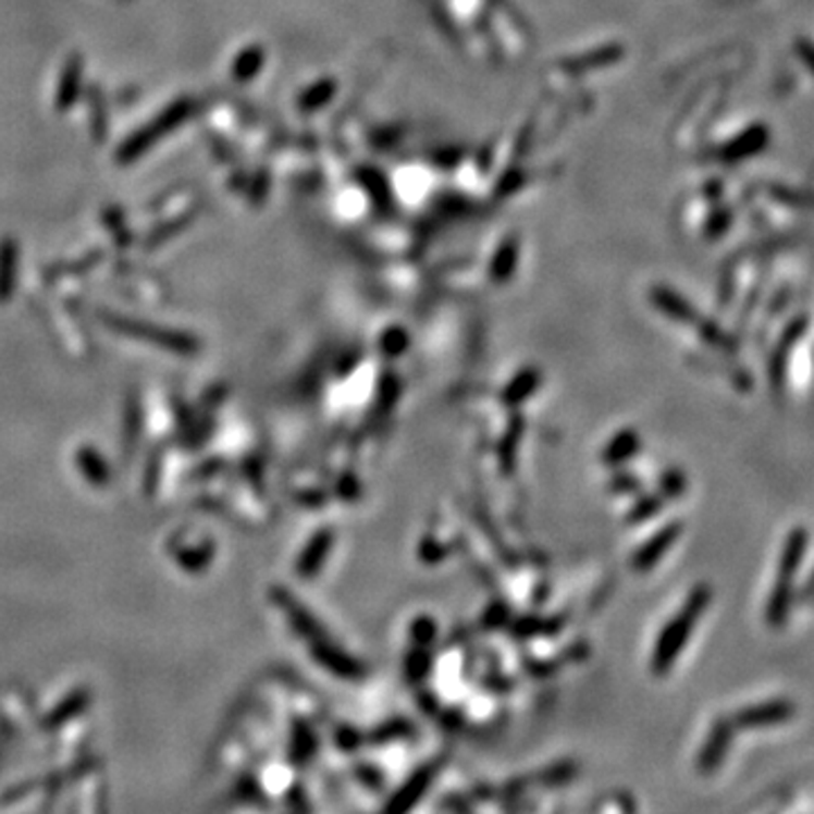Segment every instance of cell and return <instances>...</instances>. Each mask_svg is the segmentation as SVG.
I'll list each match as a JSON object with an SVG mask.
<instances>
[{
    "instance_id": "7c38bea8",
    "label": "cell",
    "mask_w": 814,
    "mask_h": 814,
    "mask_svg": "<svg viewBox=\"0 0 814 814\" xmlns=\"http://www.w3.org/2000/svg\"><path fill=\"white\" fill-rule=\"evenodd\" d=\"M331 547H333V532H331V530L319 532V534L312 539L310 547L306 550V555H304V562H301L304 572H314L319 566H322V562L326 559V555L331 552Z\"/></svg>"
},
{
    "instance_id": "277c9868",
    "label": "cell",
    "mask_w": 814,
    "mask_h": 814,
    "mask_svg": "<svg viewBox=\"0 0 814 814\" xmlns=\"http://www.w3.org/2000/svg\"><path fill=\"white\" fill-rule=\"evenodd\" d=\"M681 532H683L681 520L667 522V526H663L654 536H650L641 547H638V550L633 552V557H631V568H633L636 572H648V570H652V568L663 559L665 552L670 550V547L677 543V539L681 536Z\"/></svg>"
},
{
    "instance_id": "30bf717a",
    "label": "cell",
    "mask_w": 814,
    "mask_h": 814,
    "mask_svg": "<svg viewBox=\"0 0 814 814\" xmlns=\"http://www.w3.org/2000/svg\"><path fill=\"white\" fill-rule=\"evenodd\" d=\"M430 772L423 769L419 774H415L410 780H407L403 785V790L396 794V799L390 803L387 807V814H405L407 810H410L419 799L421 794L428 790V782H430Z\"/></svg>"
},
{
    "instance_id": "44dd1931",
    "label": "cell",
    "mask_w": 814,
    "mask_h": 814,
    "mask_svg": "<svg viewBox=\"0 0 814 814\" xmlns=\"http://www.w3.org/2000/svg\"><path fill=\"white\" fill-rule=\"evenodd\" d=\"M810 600H814V570L810 572L805 584L799 591H794V604H803V602H810Z\"/></svg>"
},
{
    "instance_id": "e0dca14e",
    "label": "cell",
    "mask_w": 814,
    "mask_h": 814,
    "mask_svg": "<svg viewBox=\"0 0 814 814\" xmlns=\"http://www.w3.org/2000/svg\"><path fill=\"white\" fill-rule=\"evenodd\" d=\"M430 665H432V656H430V652H428L425 648H421V645H417V648L410 652V656H407V661H405L407 675H410V679H415V681L423 679V677L430 673Z\"/></svg>"
},
{
    "instance_id": "5b68a950",
    "label": "cell",
    "mask_w": 814,
    "mask_h": 814,
    "mask_svg": "<svg viewBox=\"0 0 814 814\" xmlns=\"http://www.w3.org/2000/svg\"><path fill=\"white\" fill-rule=\"evenodd\" d=\"M807 324H810V319H807L805 314L797 317L794 322H792L788 329L782 331V335H780V340H778L776 351H774V356H772V360H769V383H772V390L778 392V394L782 392L785 369H788V360H790L792 346L803 337V333L807 331Z\"/></svg>"
},
{
    "instance_id": "52a82bcc",
    "label": "cell",
    "mask_w": 814,
    "mask_h": 814,
    "mask_svg": "<svg viewBox=\"0 0 814 814\" xmlns=\"http://www.w3.org/2000/svg\"><path fill=\"white\" fill-rule=\"evenodd\" d=\"M314 656H317L319 663H322L324 667H329V670L335 673L337 677H344V679H360V677L365 675L362 665H360L354 656H348L346 652H342V650H337V648H333V645H326V643L317 645V648H314Z\"/></svg>"
},
{
    "instance_id": "6da1fadb",
    "label": "cell",
    "mask_w": 814,
    "mask_h": 814,
    "mask_svg": "<svg viewBox=\"0 0 814 814\" xmlns=\"http://www.w3.org/2000/svg\"><path fill=\"white\" fill-rule=\"evenodd\" d=\"M711 600H713L711 587H706V584L694 587L692 593L688 595V600L683 602V606L675 614V618L663 627L658 641H656V648H654L652 663H650L654 675L661 677V675L670 673V667L677 663L679 654L683 652L686 643L690 641V636H692L696 622H700L702 614L711 606Z\"/></svg>"
},
{
    "instance_id": "603a6c76",
    "label": "cell",
    "mask_w": 814,
    "mask_h": 814,
    "mask_svg": "<svg viewBox=\"0 0 814 814\" xmlns=\"http://www.w3.org/2000/svg\"><path fill=\"white\" fill-rule=\"evenodd\" d=\"M812 602H814V600H812Z\"/></svg>"
},
{
    "instance_id": "2e32d148",
    "label": "cell",
    "mask_w": 814,
    "mask_h": 814,
    "mask_svg": "<svg viewBox=\"0 0 814 814\" xmlns=\"http://www.w3.org/2000/svg\"><path fill=\"white\" fill-rule=\"evenodd\" d=\"M688 491V480L679 469H667L661 476V496L667 501H677Z\"/></svg>"
},
{
    "instance_id": "ba28073f",
    "label": "cell",
    "mask_w": 814,
    "mask_h": 814,
    "mask_svg": "<svg viewBox=\"0 0 814 814\" xmlns=\"http://www.w3.org/2000/svg\"><path fill=\"white\" fill-rule=\"evenodd\" d=\"M638 451H641V437H638L636 430H625L618 437L610 440L602 453V461L606 467H618V464H625L627 459L636 457Z\"/></svg>"
},
{
    "instance_id": "ac0fdd59",
    "label": "cell",
    "mask_w": 814,
    "mask_h": 814,
    "mask_svg": "<svg viewBox=\"0 0 814 814\" xmlns=\"http://www.w3.org/2000/svg\"><path fill=\"white\" fill-rule=\"evenodd\" d=\"M412 638H415V643L417 645H421V648H425L428 643H432L434 641V636H437V625H434L428 616H421V618H417L415 622H412Z\"/></svg>"
},
{
    "instance_id": "7402d4cb",
    "label": "cell",
    "mask_w": 814,
    "mask_h": 814,
    "mask_svg": "<svg viewBox=\"0 0 814 814\" xmlns=\"http://www.w3.org/2000/svg\"><path fill=\"white\" fill-rule=\"evenodd\" d=\"M340 493H342V496H344L346 501H354V498H358V493H360V484L356 482V478H354V476H344Z\"/></svg>"
},
{
    "instance_id": "3957f363",
    "label": "cell",
    "mask_w": 814,
    "mask_h": 814,
    "mask_svg": "<svg viewBox=\"0 0 814 814\" xmlns=\"http://www.w3.org/2000/svg\"><path fill=\"white\" fill-rule=\"evenodd\" d=\"M797 715V706L790 700H769L763 704H755L749 708H742L733 715V726L744 731L755 729H772V726L790 721Z\"/></svg>"
},
{
    "instance_id": "8fae6325",
    "label": "cell",
    "mask_w": 814,
    "mask_h": 814,
    "mask_svg": "<svg viewBox=\"0 0 814 814\" xmlns=\"http://www.w3.org/2000/svg\"><path fill=\"white\" fill-rule=\"evenodd\" d=\"M654 301H656L658 310L665 312L667 317H673L675 322H681V324H694L696 319H700V317H696L694 308H692L688 301H683V299H681L679 295H675V293H667V289H661V293H654Z\"/></svg>"
},
{
    "instance_id": "9c48e42d",
    "label": "cell",
    "mask_w": 814,
    "mask_h": 814,
    "mask_svg": "<svg viewBox=\"0 0 814 814\" xmlns=\"http://www.w3.org/2000/svg\"><path fill=\"white\" fill-rule=\"evenodd\" d=\"M539 383H541V375H539V371H536L534 367L522 369L520 373L514 375V381L505 387V392H503V403H505L507 407H516V405H520L522 400H528V398L536 392Z\"/></svg>"
},
{
    "instance_id": "ffe728a7",
    "label": "cell",
    "mask_w": 814,
    "mask_h": 814,
    "mask_svg": "<svg viewBox=\"0 0 814 814\" xmlns=\"http://www.w3.org/2000/svg\"><path fill=\"white\" fill-rule=\"evenodd\" d=\"M610 486H616L620 493H629V491H636L638 486H641V482H638L633 476L618 473V476L614 478V482H610Z\"/></svg>"
},
{
    "instance_id": "4fadbf2b",
    "label": "cell",
    "mask_w": 814,
    "mask_h": 814,
    "mask_svg": "<svg viewBox=\"0 0 814 814\" xmlns=\"http://www.w3.org/2000/svg\"><path fill=\"white\" fill-rule=\"evenodd\" d=\"M700 335L715 348H719V351L724 354H736L738 351V342L729 335L724 333L715 322H711V319H706V322H700Z\"/></svg>"
},
{
    "instance_id": "9a60e30c",
    "label": "cell",
    "mask_w": 814,
    "mask_h": 814,
    "mask_svg": "<svg viewBox=\"0 0 814 814\" xmlns=\"http://www.w3.org/2000/svg\"><path fill=\"white\" fill-rule=\"evenodd\" d=\"M564 625V620H541V618H522L514 622V636L526 638V636H541V633H555Z\"/></svg>"
},
{
    "instance_id": "d6986e66",
    "label": "cell",
    "mask_w": 814,
    "mask_h": 814,
    "mask_svg": "<svg viewBox=\"0 0 814 814\" xmlns=\"http://www.w3.org/2000/svg\"><path fill=\"white\" fill-rule=\"evenodd\" d=\"M381 348H383V354H385L387 358H396V356L405 354V348H407V335H405L400 329H392V331H387V333L383 335V344H381Z\"/></svg>"
},
{
    "instance_id": "7a4b0ae2",
    "label": "cell",
    "mask_w": 814,
    "mask_h": 814,
    "mask_svg": "<svg viewBox=\"0 0 814 814\" xmlns=\"http://www.w3.org/2000/svg\"><path fill=\"white\" fill-rule=\"evenodd\" d=\"M807 543H810V534L805 528H794L782 543L778 575H776L774 589L769 593L767 608H765L767 625L774 629H780L790 618V610L794 606V579L805 559Z\"/></svg>"
},
{
    "instance_id": "8992f818",
    "label": "cell",
    "mask_w": 814,
    "mask_h": 814,
    "mask_svg": "<svg viewBox=\"0 0 814 814\" xmlns=\"http://www.w3.org/2000/svg\"><path fill=\"white\" fill-rule=\"evenodd\" d=\"M733 721L731 719H717L713 724V729L706 738V744L702 747L700 751V761H696V765H700V772H715L724 758L726 753H729V747H731V740H733Z\"/></svg>"
},
{
    "instance_id": "5bb4252c",
    "label": "cell",
    "mask_w": 814,
    "mask_h": 814,
    "mask_svg": "<svg viewBox=\"0 0 814 814\" xmlns=\"http://www.w3.org/2000/svg\"><path fill=\"white\" fill-rule=\"evenodd\" d=\"M663 509V496L661 493H650V496H643L636 503V507L629 511L627 520L633 522V526H641V522H648Z\"/></svg>"
}]
</instances>
